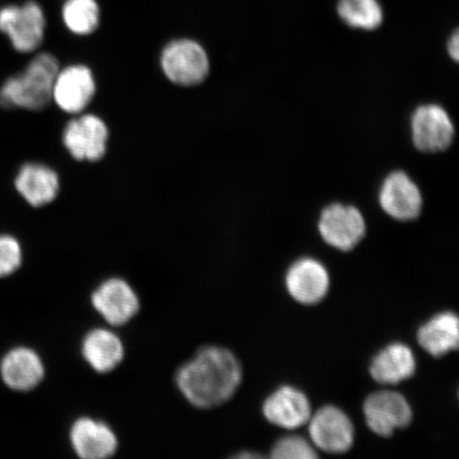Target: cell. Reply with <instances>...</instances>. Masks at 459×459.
<instances>
[{"instance_id":"obj_3","label":"cell","mask_w":459,"mask_h":459,"mask_svg":"<svg viewBox=\"0 0 459 459\" xmlns=\"http://www.w3.org/2000/svg\"><path fill=\"white\" fill-rule=\"evenodd\" d=\"M46 16L42 5L34 0L22 4H8L0 9V32L21 54L39 49L45 37Z\"/></svg>"},{"instance_id":"obj_14","label":"cell","mask_w":459,"mask_h":459,"mask_svg":"<svg viewBox=\"0 0 459 459\" xmlns=\"http://www.w3.org/2000/svg\"><path fill=\"white\" fill-rule=\"evenodd\" d=\"M73 450L84 459H103L118 450V438L108 424L90 417H82L70 430Z\"/></svg>"},{"instance_id":"obj_17","label":"cell","mask_w":459,"mask_h":459,"mask_svg":"<svg viewBox=\"0 0 459 459\" xmlns=\"http://www.w3.org/2000/svg\"><path fill=\"white\" fill-rule=\"evenodd\" d=\"M14 186L28 204L33 208H42L56 198L60 181L56 172L48 166L26 163L17 172Z\"/></svg>"},{"instance_id":"obj_18","label":"cell","mask_w":459,"mask_h":459,"mask_svg":"<svg viewBox=\"0 0 459 459\" xmlns=\"http://www.w3.org/2000/svg\"><path fill=\"white\" fill-rule=\"evenodd\" d=\"M82 358L91 369L108 373L122 363L125 347L117 334L108 329H94L86 334L82 343Z\"/></svg>"},{"instance_id":"obj_8","label":"cell","mask_w":459,"mask_h":459,"mask_svg":"<svg viewBox=\"0 0 459 459\" xmlns=\"http://www.w3.org/2000/svg\"><path fill=\"white\" fill-rule=\"evenodd\" d=\"M411 125L412 143L422 152H444L455 139V125L445 108L437 105L417 108Z\"/></svg>"},{"instance_id":"obj_21","label":"cell","mask_w":459,"mask_h":459,"mask_svg":"<svg viewBox=\"0 0 459 459\" xmlns=\"http://www.w3.org/2000/svg\"><path fill=\"white\" fill-rule=\"evenodd\" d=\"M336 11L344 24L361 30H376L384 22L378 0H338Z\"/></svg>"},{"instance_id":"obj_12","label":"cell","mask_w":459,"mask_h":459,"mask_svg":"<svg viewBox=\"0 0 459 459\" xmlns=\"http://www.w3.org/2000/svg\"><path fill=\"white\" fill-rule=\"evenodd\" d=\"M93 73L84 65H72L57 73L53 100L62 111L79 114L85 110L95 95Z\"/></svg>"},{"instance_id":"obj_7","label":"cell","mask_w":459,"mask_h":459,"mask_svg":"<svg viewBox=\"0 0 459 459\" xmlns=\"http://www.w3.org/2000/svg\"><path fill=\"white\" fill-rule=\"evenodd\" d=\"M91 302L95 311L113 326L127 325L141 307L134 287L120 278L103 281L91 294Z\"/></svg>"},{"instance_id":"obj_25","label":"cell","mask_w":459,"mask_h":459,"mask_svg":"<svg viewBox=\"0 0 459 459\" xmlns=\"http://www.w3.org/2000/svg\"><path fill=\"white\" fill-rule=\"evenodd\" d=\"M447 53L455 62L458 61L459 57V33L457 30L452 34L449 42H447Z\"/></svg>"},{"instance_id":"obj_13","label":"cell","mask_w":459,"mask_h":459,"mask_svg":"<svg viewBox=\"0 0 459 459\" xmlns=\"http://www.w3.org/2000/svg\"><path fill=\"white\" fill-rule=\"evenodd\" d=\"M378 200L385 213L399 221H414L421 213L420 189L404 171H394L386 178Z\"/></svg>"},{"instance_id":"obj_2","label":"cell","mask_w":459,"mask_h":459,"mask_svg":"<svg viewBox=\"0 0 459 459\" xmlns=\"http://www.w3.org/2000/svg\"><path fill=\"white\" fill-rule=\"evenodd\" d=\"M59 62L50 54H39L22 72L0 86V106L4 108L43 110L53 100Z\"/></svg>"},{"instance_id":"obj_23","label":"cell","mask_w":459,"mask_h":459,"mask_svg":"<svg viewBox=\"0 0 459 459\" xmlns=\"http://www.w3.org/2000/svg\"><path fill=\"white\" fill-rule=\"evenodd\" d=\"M25 251L13 234L0 232V281L10 280L22 271Z\"/></svg>"},{"instance_id":"obj_10","label":"cell","mask_w":459,"mask_h":459,"mask_svg":"<svg viewBox=\"0 0 459 459\" xmlns=\"http://www.w3.org/2000/svg\"><path fill=\"white\" fill-rule=\"evenodd\" d=\"M108 131L103 120L93 114L82 115L67 124L63 143L74 159L100 160L107 152Z\"/></svg>"},{"instance_id":"obj_5","label":"cell","mask_w":459,"mask_h":459,"mask_svg":"<svg viewBox=\"0 0 459 459\" xmlns=\"http://www.w3.org/2000/svg\"><path fill=\"white\" fill-rule=\"evenodd\" d=\"M46 367L36 349L27 344H13L0 355V382L15 394H28L44 381Z\"/></svg>"},{"instance_id":"obj_22","label":"cell","mask_w":459,"mask_h":459,"mask_svg":"<svg viewBox=\"0 0 459 459\" xmlns=\"http://www.w3.org/2000/svg\"><path fill=\"white\" fill-rule=\"evenodd\" d=\"M62 20L71 32L89 36L100 24V7L97 0H65Z\"/></svg>"},{"instance_id":"obj_1","label":"cell","mask_w":459,"mask_h":459,"mask_svg":"<svg viewBox=\"0 0 459 459\" xmlns=\"http://www.w3.org/2000/svg\"><path fill=\"white\" fill-rule=\"evenodd\" d=\"M242 376V367L230 350L209 346L200 349L180 367L176 384L189 403L206 410L231 399Z\"/></svg>"},{"instance_id":"obj_4","label":"cell","mask_w":459,"mask_h":459,"mask_svg":"<svg viewBox=\"0 0 459 459\" xmlns=\"http://www.w3.org/2000/svg\"><path fill=\"white\" fill-rule=\"evenodd\" d=\"M160 65L172 83L182 86L203 83L210 72L206 51L189 39H175L166 45L160 56Z\"/></svg>"},{"instance_id":"obj_19","label":"cell","mask_w":459,"mask_h":459,"mask_svg":"<svg viewBox=\"0 0 459 459\" xmlns=\"http://www.w3.org/2000/svg\"><path fill=\"white\" fill-rule=\"evenodd\" d=\"M415 355L404 343L394 342L381 350L372 359L370 375L380 384H399L414 376Z\"/></svg>"},{"instance_id":"obj_11","label":"cell","mask_w":459,"mask_h":459,"mask_svg":"<svg viewBox=\"0 0 459 459\" xmlns=\"http://www.w3.org/2000/svg\"><path fill=\"white\" fill-rule=\"evenodd\" d=\"M364 414L372 432L382 437L410 426L412 419L409 402L401 394L388 390L370 394L365 401Z\"/></svg>"},{"instance_id":"obj_9","label":"cell","mask_w":459,"mask_h":459,"mask_svg":"<svg viewBox=\"0 0 459 459\" xmlns=\"http://www.w3.org/2000/svg\"><path fill=\"white\" fill-rule=\"evenodd\" d=\"M308 432L313 444L331 455L346 453L353 445L351 420L335 406H325L309 418Z\"/></svg>"},{"instance_id":"obj_15","label":"cell","mask_w":459,"mask_h":459,"mask_svg":"<svg viewBox=\"0 0 459 459\" xmlns=\"http://www.w3.org/2000/svg\"><path fill=\"white\" fill-rule=\"evenodd\" d=\"M285 281L290 296L307 306L323 300L330 287V277L325 267L309 257L292 264Z\"/></svg>"},{"instance_id":"obj_20","label":"cell","mask_w":459,"mask_h":459,"mask_svg":"<svg viewBox=\"0 0 459 459\" xmlns=\"http://www.w3.org/2000/svg\"><path fill=\"white\" fill-rule=\"evenodd\" d=\"M420 346L435 358L443 357L458 348L459 323L451 312L436 315L418 331Z\"/></svg>"},{"instance_id":"obj_6","label":"cell","mask_w":459,"mask_h":459,"mask_svg":"<svg viewBox=\"0 0 459 459\" xmlns=\"http://www.w3.org/2000/svg\"><path fill=\"white\" fill-rule=\"evenodd\" d=\"M318 230L326 244L350 251L364 238L366 222L355 206L334 204L326 206L321 213Z\"/></svg>"},{"instance_id":"obj_24","label":"cell","mask_w":459,"mask_h":459,"mask_svg":"<svg viewBox=\"0 0 459 459\" xmlns=\"http://www.w3.org/2000/svg\"><path fill=\"white\" fill-rule=\"evenodd\" d=\"M272 456L278 459H311L317 457V455L306 439L299 436H290L275 444Z\"/></svg>"},{"instance_id":"obj_16","label":"cell","mask_w":459,"mask_h":459,"mask_svg":"<svg viewBox=\"0 0 459 459\" xmlns=\"http://www.w3.org/2000/svg\"><path fill=\"white\" fill-rule=\"evenodd\" d=\"M263 412L269 422L286 429L301 428L312 417L307 395L290 386L280 388L269 395L264 403Z\"/></svg>"}]
</instances>
